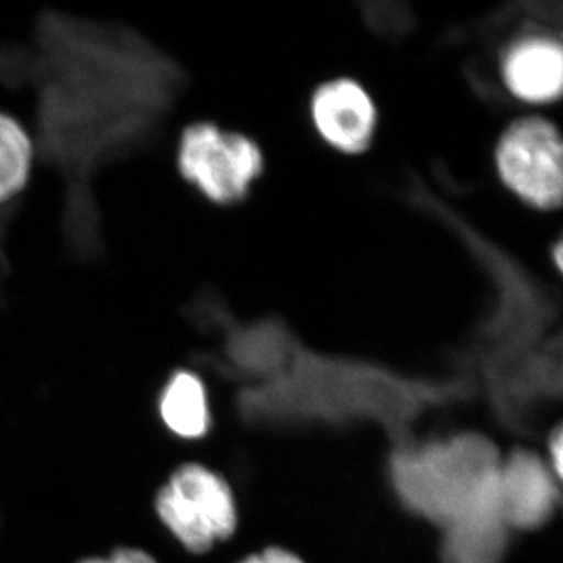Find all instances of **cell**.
<instances>
[{"instance_id": "6da1fadb", "label": "cell", "mask_w": 563, "mask_h": 563, "mask_svg": "<svg viewBox=\"0 0 563 563\" xmlns=\"http://www.w3.org/2000/svg\"><path fill=\"white\" fill-rule=\"evenodd\" d=\"M501 455L487 437L463 432L399 451L391 479L412 512L444 531L474 518L501 515Z\"/></svg>"}, {"instance_id": "7a4b0ae2", "label": "cell", "mask_w": 563, "mask_h": 563, "mask_svg": "<svg viewBox=\"0 0 563 563\" xmlns=\"http://www.w3.org/2000/svg\"><path fill=\"white\" fill-rule=\"evenodd\" d=\"M163 528L191 554H203L233 536L239 510L231 485L202 463L177 466L154 496Z\"/></svg>"}, {"instance_id": "3957f363", "label": "cell", "mask_w": 563, "mask_h": 563, "mask_svg": "<svg viewBox=\"0 0 563 563\" xmlns=\"http://www.w3.org/2000/svg\"><path fill=\"white\" fill-rule=\"evenodd\" d=\"M177 162L181 176L210 201H239L262 174L261 147L242 133L196 124L181 135Z\"/></svg>"}, {"instance_id": "277c9868", "label": "cell", "mask_w": 563, "mask_h": 563, "mask_svg": "<svg viewBox=\"0 0 563 563\" xmlns=\"http://www.w3.org/2000/svg\"><path fill=\"white\" fill-rule=\"evenodd\" d=\"M507 187L537 209L563 206V135L542 118H525L504 132L496 151Z\"/></svg>"}, {"instance_id": "5b68a950", "label": "cell", "mask_w": 563, "mask_h": 563, "mask_svg": "<svg viewBox=\"0 0 563 563\" xmlns=\"http://www.w3.org/2000/svg\"><path fill=\"white\" fill-rule=\"evenodd\" d=\"M499 504L509 529L536 531L548 525L561 504L551 466L532 451H514L499 468Z\"/></svg>"}, {"instance_id": "8992f818", "label": "cell", "mask_w": 563, "mask_h": 563, "mask_svg": "<svg viewBox=\"0 0 563 563\" xmlns=\"http://www.w3.org/2000/svg\"><path fill=\"white\" fill-rule=\"evenodd\" d=\"M314 128L340 151L357 152L368 146L376 129V107L362 85L336 79L322 85L312 101Z\"/></svg>"}, {"instance_id": "52a82bcc", "label": "cell", "mask_w": 563, "mask_h": 563, "mask_svg": "<svg viewBox=\"0 0 563 563\" xmlns=\"http://www.w3.org/2000/svg\"><path fill=\"white\" fill-rule=\"evenodd\" d=\"M503 77L521 101H559L563 98V41L551 35L515 41L504 54Z\"/></svg>"}, {"instance_id": "ba28073f", "label": "cell", "mask_w": 563, "mask_h": 563, "mask_svg": "<svg viewBox=\"0 0 563 563\" xmlns=\"http://www.w3.org/2000/svg\"><path fill=\"white\" fill-rule=\"evenodd\" d=\"M157 410L163 426L179 439L199 440L210 431L206 385L198 374L188 369H179L168 377L158 395Z\"/></svg>"}, {"instance_id": "9c48e42d", "label": "cell", "mask_w": 563, "mask_h": 563, "mask_svg": "<svg viewBox=\"0 0 563 563\" xmlns=\"http://www.w3.org/2000/svg\"><path fill=\"white\" fill-rule=\"evenodd\" d=\"M509 528L499 518L468 521L448 529L443 563H501Z\"/></svg>"}, {"instance_id": "30bf717a", "label": "cell", "mask_w": 563, "mask_h": 563, "mask_svg": "<svg viewBox=\"0 0 563 563\" xmlns=\"http://www.w3.org/2000/svg\"><path fill=\"white\" fill-rule=\"evenodd\" d=\"M33 161L32 141L24 128L0 111V202L24 188Z\"/></svg>"}, {"instance_id": "8fae6325", "label": "cell", "mask_w": 563, "mask_h": 563, "mask_svg": "<svg viewBox=\"0 0 563 563\" xmlns=\"http://www.w3.org/2000/svg\"><path fill=\"white\" fill-rule=\"evenodd\" d=\"M76 563H161L151 553L135 544H120L106 555H87Z\"/></svg>"}, {"instance_id": "7c38bea8", "label": "cell", "mask_w": 563, "mask_h": 563, "mask_svg": "<svg viewBox=\"0 0 563 563\" xmlns=\"http://www.w3.org/2000/svg\"><path fill=\"white\" fill-rule=\"evenodd\" d=\"M240 563H303L301 558L284 550V548H268L261 554H252Z\"/></svg>"}, {"instance_id": "4fadbf2b", "label": "cell", "mask_w": 563, "mask_h": 563, "mask_svg": "<svg viewBox=\"0 0 563 563\" xmlns=\"http://www.w3.org/2000/svg\"><path fill=\"white\" fill-rule=\"evenodd\" d=\"M551 470L563 483V424L558 426L550 439Z\"/></svg>"}, {"instance_id": "5bb4252c", "label": "cell", "mask_w": 563, "mask_h": 563, "mask_svg": "<svg viewBox=\"0 0 563 563\" xmlns=\"http://www.w3.org/2000/svg\"><path fill=\"white\" fill-rule=\"evenodd\" d=\"M553 255L555 265H558V268L561 269L563 274V233L559 242L555 243Z\"/></svg>"}]
</instances>
